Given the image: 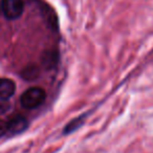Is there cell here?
Instances as JSON below:
<instances>
[{
  "instance_id": "cell-4",
  "label": "cell",
  "mask_w": 153,
  "mask_h": 153,
  "mask_svg": "<svg viewBox=\"0 0 153 153\" xmlns=\"http://www.w3.org/2000/svg\"><path fill=\"white\" fill-rule=\"evenodd\" d=\"M16 85L10 79H0V100L7 101L14 96Z\"/></svg>"
},
{
  "instance_id": "cell-5",
  "label": "cell",
  "mask_w": 153,
  "mask_h": 153,
  "mask_svg": "<svg viewBox=\"0 0 153 153\" xmlns=\"http://www.w3.org/2000/svg\"><path fill=\"white\" fill-rule=\"evenodd\" d=\"M58 58L57 55L53 53V51H48V53H45L44 56L42 57V62L47 66V67H53V65L57 62Z\"/></svg>"
},
{
  "instance_id": "cell-2",
  "label": "cell",
  "mask_w": 153,
  "mask_h": 153,
  "mask_svg": "<svg viewBox=\"0 0 153 153\" xmlns=\"http://www.w3.org/2000/svg\"><path fill=\"white\" fill-rule=\"evenodd\" d=\"M23 0H2L1 2V11L7 19H18L23 13Z\"/></svg>"
},
{
  "instance_id": "cell-1",
  "label": "cell",
  "mask_w": 153,
  "mask_h": 153,
  "mask_svg": "<svg viewBox=\"0 0 153 153\" xmlns=\"http://www.w3.org/2000/svg\"><path fill=\"white\" fill-rule=\"evenodd\" d=\"M46 98L45 90L41 87H30L22 94L20 102L23 108L35 109L39 107Z\"/></svg>"
},
{
  "instance_id": "cell-3",
  "label": "cell",
  "mask_w": 153,
  "mask_h": 153,
  "mask_svg": "<svg viewBox=\"0 0 153 153\" xmlns=\"http://www.w3.org/2000/svg\"><path fill=\"white\" fill-rule=\"evenodd\" d=\"M28 127V122L22 115H16L12 117L5 125V129L12 134H18L23 132Z\"/></svg>"
},
{
  "instance_id": "cell-6",
  "label": "cell",
  "mask_w": 153,
  "mask_h": 153,
  "mask_svg": "<svg viewBox=\"0 0 153 153\" xmlns=\"http://www.w3.org/2000/svg\"><path fill=\"white\" fill-rule=\"evenodd\" d=\"M1 127H2V123H1V121H0V129H1Z\"/></svg>"
},
{
  "instance_id": "cell-7",
  "label": "cell",
  "mask_w": 153,
  "mask_h": 153,
  "mask_svg": "<svg viewBox=\"0 0 153 153\" xmlns=\"http://www.w3.org/2000/svg\"><path fill=\"white\" fill-rule=\"evenodd\" d=\"M0 10H1V7H0Z\"/></svg>"
}]
</instances>
